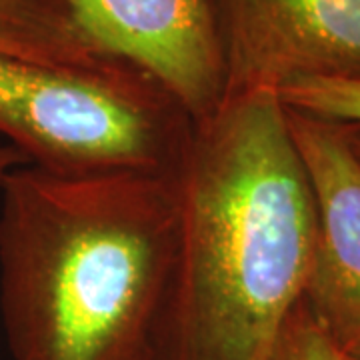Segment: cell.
Listing matches in <instances>:
<instances>
[{
	"mask_svg": "<svg viewBox=\"0 0 360 360\" xmlns=\"http://www.w3.org/2000/svg\"><path fill=\"white\" fill-rule=\"evenodd\" d=\"M106 54L142 70L194 122L226 98L219 0H60Z\"/></svg>",
	"mask_w": 360,
	"mask_h": 360,
	"instance_id": "cell-4",
	"label": "cell"
},
{
	"mask_svg": "<svg viewBox=\"0 0 360 360\" xmlns=\"http://www.w3.org/2000/svg\"><path fill=\"white\" fill-rule=\"evenodd\" d=\"M229 90L360 78V0H219Z\"/></svg>",
	"mask_w": 360,
	"mask_h": 360,
	"instance_id": "cell-5",
	"label": "cell"
},
{
	"mask_svg": "<svg viewBox=\"0 0 360 360\" xmlns=\"http://www.w3.org/2000/svg\"><path fill=\"white\" fill-rule=\"evenodd\" d=\"M179 229V172L0 182V314L13 360H153Z\"/></svg>",
	"mask_w": 360,
	"mask_h": 360,
	"instance_id": "cell-2",
	"label": "cell"
},
{
	"mask_svg": "<svg viewBox=\"0 0 360 360\" xmlns=\"http://www.w3.org/2000/svg\"><path fill=\"white\" fill-rule=\"evenodd\" d=\"M348 354H350V359L352 360H360V347L354 348V350H350Z\"/></svg>",
	"mask_w": 360,
	"mask_h": 360,
	"instance_id": "cell-12",
	"label": "cell"
},
{
	"mask_svg": "<svg viewBox=\"0 0 360 360\" xmlns=\"http://www.w3.org/2000/svg\"><path fill=\"white\" fill-rule=\"evenodd\" d=\"M284 108L316 212L302 302L322 330L350 352L360 347V160L340 122Z\"/></svg>",
	"mask_w": 360,
	"mask_h": 360,
	"instance_id": "cell-6",
	"label": "cell"
},
{
	"mask_svg": "<svg viewBox=\"0 0 360 360\" xmlns=\"http://www.w3.org/2000/svg\"><path fill=\"white\" fill-rule=\"evenodd\" d=\"M342 129H345V134H347V141L350 144V148L354 150V155L360 160V127L359 124H342Z\"/></svg>",
	"mask_w": 360,
	"mask_h": 360,
	"instance_id": "cell-11",
	"label": "cell"
},
{
	"mask_svg": "<svg viewBox=\"0 0 360 360\" xmlns=\"http://www.w3.org/2000/svg\"><path fill=\"white\" fill-rule=\"evenodd\" d=\"M264 360H352L312 319L300 300L283 324Z\"/></svg>",
	"mask_w": 360,
	"mask_h": 360,
	"instance_id": "cell-9",
	"label": "cell"
},
{
	"mask_svg": "<svg viewBox=\"0 0 360 360\" xmlns=\"http://www.w3.org/2000/svg\"><path fill=\"white\" fill-rule=\"evenodd\" d=\"M316 240L309 176L276 90L194 122L153 360H264L302 300Z\"/></svg>",
	"mask_w": 360,
	"mask_h": 360,
	"instance_id": "cell-1",
	"label": "cell"
},
{
	"mask_svg": "<svg viewBox=\"0 0 360 360\" xmlns=\"http://www.w3.org/2000/svg\"><path fill=\"white\" fill-rule=\"evenodd\" d=\"M284 106L360 127V78H302L278 90Z\"/></svg>",
	"mask_w": 360,
	"mask_h": 360,
	"instance_id": "cell-8",
	"label": "cell"
},
{
	"mask_svg": "<svg viewBox=\"0 0 360 360\" xmlns=\"http://www.w3.org/2000/svg\"><path fill=\"white\" fill-rule=\"evenodd\" d=\"M26 165V158L11 144H0V182L13 172L14 168Z\"/></svg>",
	"mask_w": 360,
	"mask_h": 360,
	"instance_id": "cell-10",
	"label": "cell"
},
{
	"mask_svg": "<svg viewBox=\"0 0 360 360\" xmlns=\"http://www.w3.org/2000/svg\"><path fill=\"white\" fill-rule=\"evenodd\" d=\"M194 120L130 65H52L0 54V134L58 174L179 172Z\"/></svg>",
	"mask_w": 360,
	"mask_h": 360,
	"instance_id": "cell-3",
	"label": "cell"
},
{
	"mask_svg": "<svg viewBox=\"0 0 360 360\" xmlns=\"http://www.w3.org/2000/svg\"><path fill=\"white\" fill-rule=\"evenodd\" d=\"M0 54L52 65L104 63L103 49L60 0H0Z\"/></svg>",
	"mask_w": 360,
	"mask_h": 360,
	"instance_id": "cell-7",
	"label": "cell"
}]
</instances>
